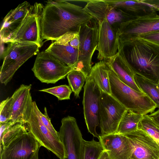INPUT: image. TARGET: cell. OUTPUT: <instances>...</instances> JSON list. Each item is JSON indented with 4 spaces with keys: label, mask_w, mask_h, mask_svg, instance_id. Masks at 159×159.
Segmentation results:
<instances>
[{
    "label": "cell",
    "mask_w": 159,
    "mask_h": 159,
    "mask_svg": "<svg viewBox=\"0 0 159 159\" xmlns=\"http://www.w3.org/2000/svg\"><path fill=\"white\" fill-rule=\"evenodd\" d=\"M92 19L83 8L70 1H48L41 16L42 39L56 41L67 33L78 32L81 25Z\"/></svg>",
    "instance_id": "1"
},
{
    "label": "cell",
    "mask_w": 159,
    "mask_h": 159,
    "mask_svg": "<svg viewBox=\"0 0 159 159\" xmlns=\"http://www.w3.org/2000/svg\"><path fill=\"white\" fill-rule=\"evenodd\" d=\"M118 52L135 74L159 84V46L139 38L119 39Z\"/></svg>",
    "instance_id": "2"
},
{
    "label": "cell",
    "mask_w": 159,
    "mask_h": 159,
    "mask_svg": "<svg viewBox=\"0 0 159 159\" xmlns=\"http://www.w3.org/2000/svg\"><path fill=\"white\" fill-rule=\"evenodd\" d=\"M109 75L111 95L127 109L143 115L154 111L157 107L152 100L121 82L111 67Z\"/></svg>",
    "instance_id": "3"
},
{
    "label": "cell",
    "mask_w": 159,
    "mask_h": 159,
    "mask_svg": "<svg viewBox=\"0 0 159 159\" xmlns=\"http://www.w3.org/2000/svg\"><path fill=\"white\" fill-rule=\"evenodd\" d=\"M3 53L0 71V81L6 85L17 70L29 58L38 54L39 47L33 43H9Z\"/></svg>",
    "instance_id": "4"
},
{
    "label": "cell",
    "mask_w": 159,
    "mask_h": 159,
    "mask_svg": "<svg viewBox=\"0 0 159 159\" xmlns=\"http://www.w3.org/2000/svg\"><path fill=\"white\" fill-rule=\"evenodd\" d=\"M99 25L92 19L80 26L78 62L75 70L81 71L86 80L90 73L92 57L98 46Z\"/></svg>",
    "instance_id": "5"
},
{
    "label": "cell",
    "mask_w": 159,
    "mask_h": 159,
    "mask_svg": "<svg viewBox=\"0 0 159 159\" xmlns=\"http://www.w3.org/2000/svg\"><path fill=\"white\" fill-rule=\"evenodd\" d=\"M44 6L36 2L31 6L25 18L6 43H33L40 48L43 44L41 36V19Z\"/></svg>",
    "instance_id": "6"
},
{
    "label": "cell",
    "mask_w": 159,
    "mask_h": 159,
    "mask_svg": "<svg viewBox=\"0 0 159 159\" xmlns=\"http://www.w3.org/2000/svg\"><path fill=\"white\" fill-rule=\"evenodd\" d=\"M73 70L45 51L38 53L32 69L37 79L47 84H54L64 79Z\"/></svg>",
    "instance_id": "7"
},
{
    "label": "cell",
    "mask_w": 159,
    "mask_h": 159,
    "mask_svg": "<svg viewBox=\"0 0 159 159\" xmlns=\"http://www.w3.org/2000/svg\"><path fill=\"white\" fill-rule=\"evenodd\" d=\"M127 110L111 95L102 91L99 112L100 135L116 133L119 124Z\"/></svg>",
    "instance_id": "8"
},
{
    "label": "cell",
    "mask_w": 159,
    "mask_h": 159,
    "mask_svg": "<svg viewBox=\"0 0 159 159\" xmlns=\"http://www.w3.org/2000/svg\"><path fill=\"white\" fill-rule=\"evenodd\" d=\"M58 132L63 145L64 159H84V140L76 119L68 116L62 118Z\"/></svg>",
    "instance_id": "9"
},
{
    "label": "cell",
    "mask_w": 159,
    "mask_h": 159,
    "mask_svg": "<svg viewBox=\"0 0 159 159\" xmlns=\"http://www.w3.org/2000/svg\"><path fill=\"white\" fill-rule=\"evenodd\" d=\"M84 86L83 104L85 122L88 132L99 139L96 128L99 125L100 101L102 91L90 76Z\"/></svg>",
    "instance_id": "10"
},
{
    "label": "cell",
    "mask_w": 159,
    "mask_h": 159,
    "mask_svg": "<svg viewBox=\"0 0 159 159\" xmlns=\"http://www.w3.org/2000/svg\"><path fill=\"white\" fill-rule=\"evenodd\" d=\"M86 4L84 11L97 22L105 17L112 27L119 31L121 25L136 18L114 7L105 0L84 1Z\"/></svg>",
    "instance_id": "11"
},
{
    "label": "cell",
    "mask_w": 159,
    "mask_h": 159,
    "mask_svg": "<svg viewBox=\"0 0 159 159\" xmlns=\"http://www.w3.org/2000/svg\"><path fill=\"white\" fill-rule=\"evenodd\" d=\"M157 11L138 17L122 23L119 29V39L125 41L159 31V15Z\"/></svg>",
    "instance_id": "12"
},
{
    "label": "cell",
    "mask_w": 159,
    "mask_h": 159,
    "mask_svg": "<svg viewBox=\"0 0 159 159\" xmlns=\"http://www.w3.org/2000/svg\"><path fill=\"white\" fill-rule=\"evenodd\" d=\"M41 146L28 131L16 137L0 150V159H30Z\"/></svg>",
    "instance_id": "13"
},
{
    "label": "cell",
    "mask_w": 159,
    "mask_h": 159,
    "mask_svg": "<svg viewBox=\"0 0 159 159\" xmlns=\"http://www.w3.org/2000/svg\"><path fill=\"white\" fill-rule=\"evenodd\" d=\"M29 130L41 145L55 154L60 159H64L65 152L60 139L52 134L42 123L32 110L28 122Z\"/></svg>",
    "instance_id": "14"
},
{
    "label": "cell",
    "mask_w": 159,
    "mask_h": 159,
    "mask_svg": "<svg viewBox=\"0 0 159 159\" xmlns=\"http://www.w3.org/2000/svg\"><path fill=\"white\" fill-rule=\"evenodd\" d=\"M31 85L22 84L10 97L11 121L15 123L26 124L31 114L33 102L30 91Z\"/></svg>",
    "instance_id": "15"
},
{
    "label": "cell",
    "mask_w": 159,
    "mask_h": 159,
    "mask_svg": "<svg viewBox=\"0 0 159 159\" xmlns=\"http://www.w3.org/2000/svg\"><path fill=\"white\" fill-rule=\"evenodd\" d=\"M125 135L130 144V159H159V144L145 132L138 129Z\"/></svg>",
    "instance_id": "16"
},
{
    "label": "cell",
    "mask_w": 159,
    "mask_h": 159,
    "mask_svg": "<svg viewBox=\"0 0 159 159\" xmlns=\"http://www.w3.org/2000/svg\"><path fill=\"white\" fill-rule=\"evenodd\" d=\"M99 25L97 59L107 61L117 53L119 36L118 31L109 24L106 18L98 22Z\"/></svg>",
    "instance_id": "17"
},
{
    "label": "cell",
    "mask_w": 159,
    "mask_h": 159,
    "mask_svg": "<svg viewBox=\"0 0 159 159\" xmlns=\"http://www.w3.org/2000/svg\"><path fill=\"white\" fill-rule=\"evenodd\" d=\"M98 139L110 159H130L131 146L125 135L117 133L99 135Z\"/></svg>",
    "instance_id": "18"
},
{
    "label": "cell",
    "mask_w": 159,
    "mask_h": 159,
    "mask_svg": "<svg viewBox=\"0 0 159 159\" xmlns=\"http://www.w3.org/2000/svg\"><path fill=\"white\" fill-rule=\"evenodd\" d=\"M106 62L108 63L121 82L136 91L142 92L135 82V73L125 59L118 52Z\"/></svg>",
    "instance_id": "19"
},
{
    "label": "cell",
    "mask_w": 159,
    "mask_h": 159,
    "mask_svg": "<svg viewBox=\"0 0 159 159\" xmlns=\"http://www.w3.org/2000/svg\"><path fill=\"white\" fill-rule=\"evenodd\" d=\"M105 0L112 6L135 18L157 11L153 7L142 0Z\"/></svg>",
    "instance_id": "20"
},
{
    "label": "cell",
    "mask_w": 159,
    "mask_h": 159,
    "mask_svg": "<svg viewBox=\"0 0 159 159\" xmlns=\"http://www.w3.org/2000/svg\"><path fill=\"white\" fill-rule=\"evenodd\" d=\"M66 65L75 69L78 62L79 50L69 45L61 44L55 41L45 50Z\"/></svg>",
    "instance_id": "21"
},
{
    "label": "cell",
    "mask_w": 159,
    "mask_h": 159,
    "mask_svg": "<svg viewBox=\"0 0 159 159\" xmlns=\"http://www.w3.org/2000/svg\"><path fill=\"white\" fill-rule=\"evenodd\" d=\"M110 68L108 63L100 61L92 67L89 75L93 80L102 91L111 95L109 75Z\"/></svg>",
    "instance_id": "22"
},
{
    "label": "cell",
    "mask_w": 159,
    "mask_h": 159,
    "mask_svg": "<svg viewBox=\"0 0 159 159\" xmlns=\"http://www.w3.org/2000/svg\"><path fill=\"white\" fill-rule=\"evenodd\" d=\"M143 116L128 109L119 124L116 133L126 135L136 131Z\"/></svg>",
    "instance_id": "23"
},
{
    "label": "cell",
    "mask_w": 159,
    "mask_h": 159,
    "mask_svg": "<svg viewBox=\"0 0 159 159\" xmlns=\"http://www.w3.org/2000/svg\"><path fill=\"white\" fill-rule=\"evenodd\" d=\"M135 82L141 90L149 97L159 108V90L155 84L137 74L134 76Z\"/></svg>",
    "instance_id": "24"
},
{
    "label": "cell",
    "mask_w": 159,
    "mask_h": 159,
    "mask_svg": "<svg viewBox=\"0 0 159 159\" xmlns=\"http://www.w3.org/2000/svg\"><path fill=\"white\" fill-rule=\"evenodd\" d=\"M28 131V127L25 125L18 123L1 132L0 151L16 137Z\"/></svg>",
    "instance_id": "25"
},
{
    "label": "cell",
    "mask_w": 159,
    "mask_h": 159,
    "mask_svg": "<svg viewBox=\"0 0 159 159\" xmlns=\"http://www.w3.org/2000/svg\"><path fill=\"white\" fill-rule=\"evenodd\" d=\"M30 6L27 1L19 4L7 14L3 20L2 25L12 24L20 25L28 14Z\"/></svg>",
    "instance_id": "26"
},
{
    "label": "cell",
    "mask_w": 159,
    "mask_h": 159,
    "mask_svg": "<svg viewBox=\"0 0 159 159\" xmlns=\"http://www.w3.org/2000/svg\"><path fill=\"white\" fill-rule=\"evenodd\" d=\"M138 129L145 132L159 144V126L149 115L143 116L138 124Z\"/></svg>",
    "instance_id": "27"
},
{
    "label": "cell",
    "mask_w": 159,
    "mask_h": 159,
    "mask_svg": "<svg viewBox=\"0 0 159 159\" xmlns=\"http://www.w3.org/2000/svg\"><path fill=\"white\" fill-rule=\"evenodd\" d=\"M84 159H99L104 151L101 142L94 139L84 140Z\"/></svg>",
    "instance_id": "28"
},
{
    "label": "cell",
    "mask_w": 159,
    "mask_h": 159,
    "mask_svg": "<svg viewBox=\"0 0 159 159\" xmlns=\"http://www.w3.org/2000/svg\"><path fill=\"white\" fill-rule=\"evenodd\" d=\"M69 84L76 98L79 97V93L86 81L84 74L81 71L73 70L67 75Z\"/></svg>",
    "instance_id": "29"
},
{
    "label": "cell",
    "mask_w": 159,
    "mask_h": 159,
    "mask_svg": "<svg viewBox=\"0 0 159 159\" xmlns=\"http://www.w3.org/2000/svg\"><path fill=\"white\" fill-rule=\"evenodd\" d=\"M49 93L56 97L59 100H68L72 91L66 85H62L39 90Z\"/></svg>",
    "instance_id": "30"
},
{
    "label": "cell",
    "mask_w": 159,
    "mask_h": 159,
    "mask_svg": "<svg viewBox=\"0 0 159 159\" xmlns=\"http://www.w3.org/2000/svg\"><path fill=\"white\" fill-rule=\"evenodd\" d=\"M33 110L42 123L52 134L60 139L59 132L56 131L51 122V119L48 116L46 108H44V112L43 114L39 109L35 102L33 101Z\"/></svg>",
    "instance_id": "31"
},
{
    "label": "cell",
    "mask_w": 159,
    "mask_h": 159,
    "mask_svg": "<svg viewBox=\"0 0 159 159\" xmlns=\"http://www.w3.org/2000/svg\"><path fill=\"white\" fill-rule=\"evenodd\" d=\"M55 41L58 43L69 45L79 49L80 39L79 32H73L67 33Z\"/></svg>",
    "instance_id": "32"
},
{
    "label": "cell",
    "mask_w": 159,
    "mask_h": 159,
    "mask_svg": "<svg viewBox=\"0 0 159 159\" xmlns=\"http://www.w3.org/2000/svg\"><path fill=\"white\" fill-rule=\"evenodd\" d=\"M11 98L8 97L2 101L0 105V123L11 120L10 111Z\"/></svg>",
    "instance_id": "33"
},
{
    "label": "cell",
    "mask_w": 159,
    "mask_h": 159,
    "mask_svg": "<svg viewBox=\"0 0 159 159\" xmlns=\"http://www.w3.org/2000/svg\"><path fill=\"white\" fill-rule=\"evenodd\" d=\"M139 38L159 46V31L140 36Z\"/></svg>",
    "instance_id": "34"
},
{
    "label": "cell",
    "mask_w": 159,
    "mask_h": 159,
    "mask_svg": "<svg viewBox=\"0 0 159 159\" xmlns=\"http://www.w3.org/2000/svg\"><path fill=\"white\" fill-rule=\"evenodd\" d=\"M142 1L153 7L157 11H159V0H142Z\"/></svg>",
    "instance_id": "35"
},
{
    "label": "cell",
    "mask_w": 159,
    "mask_h": 159,
    "mask_svg": "<svg viewBox=\"0 0 159 159\" xmlns=\"http://www.w3.org/2000/svg\"><path fill=\"white\" fill-rule=\"evenodd\" d=\"M155 122L159 126V108L149 115Z\"/></svg>",
    "instance_id": "36"
},
{
    "label": "cell",
    "mask_w": 159,
    "mask_h": 159,
    "mask_svg": "<svg viewBox=\"0 0 159 159\" xmlns=\"http://www.w3.org/2000/svg\"><path fill=\"white\" fill-rule=\"evenodd\" d=\"M99 159H110L107 152L104 151Z\"/></svg>",
    "instance_id": "37"
},
{
    "label": "cell",
    "mask_w": 159,
    "mask_h": 159,
    "mask_svg": "<svg viewBox=\"0 0 159 159\" xmlns=\"http://www.w3.org/2000/svg\"><path fill=\"white\" fill-rule=\"evenodd\" d=\"M39 150H37L34 154L30 159H39L38 152Z\"/></svg>",
    "instance_id": "38"
},
{
    "label": "cell",
    "mask_w": 159,
    "mask_h": 159,
    "mask_svg": "<svg viewBox=\"0 0 159 159\" xmlns=\"http://www.w3.org/2000/svg\"><path fill=\"white\" fill-rule=\"evenodd\" d=\"M157 89L159 90V84H157Z\"/></svg>",
    "instance_id": "39"
}]
</instances>
